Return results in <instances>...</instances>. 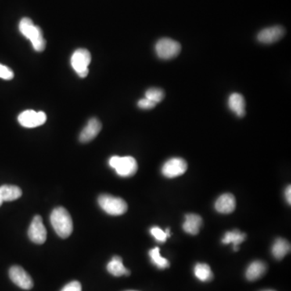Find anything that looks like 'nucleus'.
Masks as SVG:
<instances>
[{"label": "nucleus", "instance_id": "f257e3e1", "mask_svg": "<svg viewBox=\"0 0 291 291\" xmlns=\"http://www.w3.org/2000/svg\"><path fill=\"white\" fill-rule=\"evenodd\" d=\"M51 223L58 236L66 239L73 231V221L70 213L65 208L57 207L51 215Z\"/></svg>", "mask_w": 291, "mask_h": 291}, {"label": "nucleus", "instance_id": "f03ea898", "mask_svg": "<svg viewBox=\"0 0 291 291\" xmlns=\"http://www.w3.org/2000/svg\"><path fill=\"white\" fill-rule=\"evenodd\" d=\"M19 29L22 35L30 40L33 48L37 52H41L45 50L46 42L43 36L42 30L41 28L35 26L31 19L23 18L19 22Z\"/></svg>", "mask_w": 291, "mask_h": 291}, {"label": "nucleus", "instance_id": "7ed1b4c3", "mask_svg": "<svg viewBox=\"0 0 291 291\" xmlns=\"http://www.w3.org/2000/svg\"><path fill=\"white\" fill-rule=\"evenodd\" d=\"M109 166L115 169L118 176L123 177H133L138 171V163L131 156H113L109 161Z\"/></svg>", "mask_w": 291, "mask_h": 291}, {"label": "nucleus", "instance_id": "20e7f679", "mask_svg": "<svg viewBox=\"0 0 291 291\" xmlns=\"http://www.w3.org/2000/svg\"><path fill=\"white\" fill-rule=\"evenodd\" d=\"M98 203L101 209L110 215H122L128 210L127 203L123 198H116L109 194L101 195L98 198Z\"/></svg>", "mask_w": 291, "mask_h": 291}, {"label": "nucleus", "instance_id": "39448f33", "mask_svg": "<svg viewBox=\"0 0 291 291\" xmlns=\"http://www.w3.org/2000/svg\"><path fill=\"white\" fill-rule=\"evenodd\" d=\"M155 53L159 58L170 60L178 56L181 51V45L178 41L168 37L159 39L155 44Z\"/></svg>", "mask_w": 291, "mask_h": 291}, {"label": "nucleus", "instance_id": "423d86ee", "mask_svg": "<svg viewBox=\"0 0 291 291\" xmlns=\"http://www.w3.org/2000/svg\"><path fill=\"white\" fill-rule=\"evenodd\" d=\"M91 54L87 50L79 48L75 51L72 55L70 63L75 71L80 77L85 78L88 75V65L91 62Z\"/></svg>", "mask_w": 291, "mask_h": 291}, {"label": "nucleus", "instance_id": "0eeeda50", "mask_svg": "<svg viewBox=\"0 0 291 291\" xmlns=\"http://www.w3.org/2000/svg\"><path fill=\"white\" fill-rule=\"evenodd\" d=\"M188 164L181 158H173L165 162L162 167V173L167 178H175L180 177L187 171Z\"/></svg>", "mask_w": 291, "mask_h": 291}, {"label": "nucleus", "instance_id": "6e6552de", "mask_svg": "<svg viewBox=\"0 0 291 291\" xmlns=\"http://www.w3.org/2000/svg\"><path fill=\"white\" fill-rule=\"evenodd\" d=\"M47 116L44 112L26 110L18 116V122L26 128H35L46 122Z\"/></svg>", "mask_w": 291, "mask_h": 291}, {"label": "nucleus", "instance_id": "1a4fd4ad", "mask_svg": "<svg viewBox=\"0 0 291 291\" xmlns=\"http://www.w3.org/2000/svg\"><path fill=\"white\" fill-rule=\"evenodd\" d=\"M9 277L13 283L23 289H31L33 281L31 277L22 267L14 265L9 270Z\"/></svg>", "mask_w": 291, "mask_h": 291}, {"label": "nucleus", "instance_id": "9d476101", "mask_svg": "<svg viewBox=\"0 0 291 291\" xmlns=\"http://www.w3.org/2000/svg\"><path fill=\"white\" fill-rule=\"evenodd\" d=\"M29 239L37 245H42L46 240L47 233L45 226L43 224L42 217L40 215L33 217L29 231Z\"/></svg>", "mask_w": 291, "mask_h": 291}, {"label": "nucleus", "instance_id": "9b49d317", "mask_svg": "<svg viewBox=\"0 0 291 291\" xmlns=\"http://www.w3.org/2000/svg\"><path fill=\"white\" fill-rule=\"evenodd\" d=\"M285 29L282 26H276L262 29L257 35V40L262 44H274L281 40L285 35Z\"/></svg>", "mask_w": 291, "mask_h": 291}, {"label": "nucleus", "instance_id": "f8f14e48", "mask_svg": "<svg viewBox=\"0 0 291 291\" xmlns=\"http://www.w3.org/2000/svg\"><path fill=\"white\" fill-rule=\"evenodd\" d=\"M102 129L101 122L97 118L90 119L87 126L82 130L80 134V141L83 143L91 142L96 137Z\"/></svg>", "mask_w": 291, "mask_h": 291}, {"label": "nucleus", "instance_id": "ddd939ff", "mask_svg": "<svg viewBox=\"0 0 291 291\" xmlns=\"http://www.w3.org/2000/svg\"><path fill=\"white\" fill-rule=\"evenodd\" d=\"M215 210L220 213H231L236 207V201L231 193H224L217 198L214 205Z\"/></svg>", "mask_w": 291, "mask_h": 291}, {"label": "nucleus", "instance_id": "4468645a", "mask_svg": "<svg viewBox=\"0 0 291 291\" xmlns=\"http://www.w3.org/2000/svg\"><path fill=\"white\" fill-rule=\"evenodd\" d=\"M202 225L201 216L194 213H188L185 216V222L183 224V229L189 235H198Z\"/></svg>", "mask_w": 291, "mask_h": 291}, {"label": "nucleus", "instance_id": "2eb2a0df", "mask_svg": "<svg viewBox=\"0 0 291 291\" xmlns=\"http://www.w3.org/2000/svg\"><path fill=\"white\" fill-rule=\"evenodd\" d=\"M245 105L246 104H245V97L241 94L235 92L231 94L228 98L229 109L239 117L245 116Z\"/></svg>", "mask_w": 291, "mask_h": 291}, {"label": "nucleus", "instance_id": "dca6fc26", "mask_svg": "<svg viewBox=\"0 0 291 291\" xmlns=\"http://www.w3.org/2000/svg\"><path fill=\"white\" fill-rule=\"evenodd\" d=\"M267 266L264 262L256 260L249 264L246 270V278L249 281H253L260 279L264 275Z\"/></svg>", "mask_w": 291, "mask_h": 291}, {"label": "nucleus", "instance_id": "f3484780", "mask_svg": "<svg viewBox=\"0 0 291 291\" xmlns=\"http://www.w3.org/2000/svg\"><path fill=\"white\" fill-rule=\"evenodd\" d=\"M107 270L109 274L115 277L120 276H130V271L125 267L123 264V259L118 256H113L111 261L107 265Z\"/></svg>", "mask_w": 291, "mask_h": 291}, {"label": "nucleus", "instance_id": "a211bd4d", "mask_svg": "<svg viewBox=\"0 0 291 291\" xmlns=\"http://www.w3.org/2000/svg\"><path fill=\"white\" fill-rule=\"evenodd\" d=\"M246 236L245 233L241 232L238 230H234L232 231H227L222 239V242L224 245L232 244L233 249L237 252L239 250V245L245 240Z\"/></svg>", "mask_w": 291, "mask_h": 291}, {"label": "nucleus", "instance_id": "6ab92c4d", "mask_svg": "<svg viewBox=\"0 0 291 291\" xmlns=\"http://www.w3.org/2000/svg\"><path fill=\"white\" fill-rule=\"evenodd\" d=\"M22 196V190L16 185L5 184L0 186V198L3 202H12Z\"/></svg>", "mask_w": 291, "mask_h": 291}, {"label": "nucleus", "instance_id": "aec40b11", "mask_svg": "<svg viewBox=\"0 0 291 291\" xmlns=\"http://www.w3.org/2000/svg\"><path fill=\"white\" fill-rule=\"evenodd\" d=\"M290 251V245L284 239H277L272 247V254L277 260H282Z\"/></svg>", "mask_w": 291, "mask_h": 291}, {"label": "nucleus", "instance_id": "412c9836", "mask_svg": "<svg viewBox=\"0 0 291 291\" xmlns=\"http://www.w3.org/2000/svg\"><path fill=\"white\" fill-rule=\"evenodd\" d=\"M194 274L198 279L202 281H210L213 278V273L210 266L204 263H198L195 265Z\"/></svg>", "mask_w": 291, "mask_h": 291}, {"label": "nucleus", "instance_id": "4be33fe9", "mask_svg": "<svg viewBox=\"0 0 291 291\" xmlns=\"http://www.w3.org/2000/svg\"><path fill=\"white\" fill-rule=\"evenodd\" d=\"M150 257L152 259V262L157 266L158 268L160 270H164V269L168 268L169 262L167 259L163 258L160 255V249L158 247L155 249H152L149 252Z\"/></svg>", "mask_w": 291, "mask_h": 291}, {"label": "nucleus", "instance_id": "5701e85b", "mask_svg": "<svg viewBox=\"0 0 291 291\" xmlns=\"http://www.w3.org/2000/svg\"><path fill=\"white\" fill-rule=\"evenodd\" d=\"M146 98L151 100V101L155 102V104L159 103L163 101L165 96L164 91L160 88H156V87H152L150 88L148 91H146Z\"/></svg>", "mask_w": 291, "mask_h": 291}, {"label": "nucleus", "instance_id": "b1692460", "mask_svg": "<svg viewBox=\"0 0 291 291\" xmlns=\"http://www.w3.org/2000/svg\"><path fill=\"white\" fill-rule=\"evenodd\" d=\"M151 234L155 237V239L159 242L163 243L167 240V235L165 231L160 229L159 227H154L151 229Z\"/></svg>", "mask_w": 291, "mask_h": 291}, {"label": "nucleus", "instance_id": "393cba45", "mask_svg": "<svg viewBox=\"0 0 291 291\" xmlns=\"http://www.w3.org/2000/svg\"><path fill=\"white\" fill-rule=\"evenodd\" d=\"M0 78L5 80H12L14 78V72L8 66L0 64Z\"/></svg>", "mask_w": 291, "mask_h": 291}, {"label": "nucleus", "instance_id": "a878e982", "mask_svg": "<svg viewBox=\"0 0 291 291\" xmlns=\"http://www.w3.org/2000/svg\"><path fill=\"white\" fill-rule=\"evenodd\" d=\"M156 105L157 104H155V102L146 98V97L143 99L140 100L138 102V106L142 109H152L155 108Z\"/></svg>", "mask_w": 291, "mask_h": 291}, {"label": "nucleus", "instance_id": "bb28decb", "mask_svg": "<svg viewBox=\"0 0 291 291\" xmlns=\"http://www.w3.org/2000/svg\"><path fill=\"white\" fill-rule=\"evenodd\" d=\"M61 291H82V285L79 281H73L66 284Z\"/></svg>", "mask_w": 291, "mask_h": 291}, {"label": "nucleus", "instance_id": "cd10ccee", "mask_svg": "<svg viewBox=\"0 0 291 291\" xmlns=\"http://www.w3.org/2000/svg\"><path fill=\"white\" fill-rule=\"evenodd\" d=\"M290 193H291L290 185H289V186H287V188H285V200H286V202H287L289 204V205H290L291 203Z\"/></svg>", "mask_w": 291, "mask_h": 291}, {"label": "nucleus", "instance_id": "c85d7f7f", "mask_svg": "<svg viewBox=\"0 0 291 291\" xmlns=\"http://www.w3.org/2000/svg\"><path fill=\"white\" fill-rule=\"evenodd\" d=\"M165 233H166V235H167V237L171 236V234H170V229L169 228H167V229L165 230Z\"/></svg>", "mask_w": 291, "mask_h": 291}, {"label": "nucleus", "instance_id": "c756f323", "mask_svg": "<svg viewBox=\"0 0 291 291\" xmlns=\"http://www.w3.org/2000/svg\"><path fill=\"white\" fill-rule=\"evenodd\" d=\"M3 202L2 198H0V206H2Z\"/></svg>", "mask_w": 291, "mask_h": 291}, {"label": "nucleus", "instance_id": "7c9ffc66", "mask_svg": "<svg viewBox=\"0 0 291 291\" xmlns=\"http://www.w3.org/2000/svg\"><path fill=\"white\" fill-rule=\"evenodd\" d=\"M263 291H275V290H272V289H266V290H263Z\"/></svg>", "mask_w": 291, "mask_h": 291}]
</instances>
